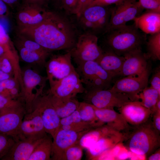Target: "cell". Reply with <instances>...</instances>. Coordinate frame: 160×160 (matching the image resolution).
<instances>
[{
  "label": "cell",
  "instance_id": "cell-1",
  "mask_svg": "<svg viewBox=\"0 0 160 160\" xmlns=\"http://www.w3.org/2000/svg\"><path fill=\"white\" fill-rule=\"evenodd\" d=\"M16 32L35 41L50 52L69 50L76 41L74 32L68 19L58 12L50 10L40 24L30 27L17 28Z\"/></svg>",
  "mask_w": 160,
  "mask_h": 160
},
{
  "label": "cell",
  "instance_id": "cell-2",
  "mask_svg": "<svg viewBox=\"0 0 160 160\" xmlns=\"http://www.w3.org/2000/svg\"><path fill=\"white\" fill-rule=\"evenodd\" d=\"M121 143L129 151L145 158L158 150L160 145V133L153 126L151 116L145 123L132 127L124 135Z\"/></svg>",
  "mask_w": 160,
  "mask_h": 160
},
{
  "label": "cell",
  "instance_id": "cell-3",
  "mask_svg": "<svg viewBox=\"0 0 160 160\" xmlns=\"http://www.w3.org/2000/svg\"><path fill=\"white\" fill-rule=\"evenodd\" d=\"M108 32L107 44L111 50L120 56L141 48L145 40V36L140 32L134 23L117 28Z\"/></svg>",
  "mask_w": 160,
  "mask_h": 160
},
{
  "label": "cell",
  "instance_id": "cell-4",
  "mask_svg": "<svg viewBox=\"0 0 160 160\" xmlns=\"http://www.w3.org/2000/svg\"><path fill=\"white\" fill-rule=\"evenodd\" d=\"M22 78L23 86L19 100L24 105L26 113H29L35 100L43 93L47 79L28 67L22 71Z\"/></svg>",
  "mask_w": 160,
  "mask_h": 160
},
{
  "label": "cell",
  "instance_id": "cell-5",
  "mask_svg": "<svg viewBox=\"0 0 160 160\" xmlns=\"http://www.w3.org/2000/svg\"><path fill=\"white\" fill-rule=\"evenodd\" d=\"M76 70L85 92L109 88L113 78L96 61H90L77 65Z\"/></svg>",
  "mask_w": 160,
  "mask_h": 160
},
{
  "label": "cell",
  "instance_id": "cell-6",
  "mask_svg": "<svg viewBox=\"0 0 160 160\" xmlns=\"http://www.w3.org/2000/svg\"><path fill=\"white\" fill-rule=\"evenodd\" d=\"M70 50L77 65L88 61H97L103 52L98 45L97 37L89 33L80 35Z\"/></svg>",
  "mask_w": 160,
  "mask_h": 160
},
{
  "label": "cell",
  "instance_id": "cell-7",
  "mask_svg": "<svg viewBox=\"0 0 160 160\" xmlns=\"http://www.w3.org/2000/svg\"><path fill=\"white\" fill-rule=\"evenodd\" d=\"M84 102L99 108L113 109L119 108L131 101L126 95L110 88L86 91Z\"/></svg>",
  "mask_w": 160,
  "mask_h": 160
},
{
  "label": "cell",
  "instance_id": "cell-8",
  "mask_svg": "<svg viewBox=\"0 0 160 160\" xmlns=\"http://www.w3.org/2000/svg\"><path fill=\"white\" fill-rule=\"evenodd\" d=\"M115 4L111 10L109 22L105 29L107 32L133 20L143 9L138 0H120Z\"/></svg>",
  "mask_w": 160,
  "mask_h": 160
},
{
  "label": "cell",
  "instance_id": "cell-9",
  "mask_svg": "<svg viewBox=\"0 0 160 160\" xmlns=\"http://www.w3.org/2000/svg\"><path fill=\"white\" fill-rule=\"evenodd\" d=\"M33 109L38 112L46 132L52 138L59 128L60 118L53 106L49 91L46 94L43 93L36 99L33 106Z\"/></svg>",
  "mask_w": 160,
  "mask_h": 160
},
{
  "label": "cell",
  "instance_id": "cell-10",
  "mask_svg": "<svg viewBox=\"0 0 160 160\" xmlns=\"http://www.w3.org/2000/svg\"><path fill=\"white\" fill-rule=\"evenodd\" d=\"M72 58L69 50L65 54L53 55L46 62L47 77L50 87L76 71L72 63Z\"/></svg>",
  "mask_w": 160,
  "mask_h": 160
},
{
  "label": "cell",
  "instance_id": "cell-11",
  "mask_svg": "<svg viewBox=\"0 0 160 160\" xmlns=\"http://www.w3.org/2000/svg\"><path fill=\"white\" fill-rule=\"evenodd\" d=\"M106 7L94 5L84 9L77 16L80 25L86 29H105L109 22L111 12Z\"/></svg>",
  "mask_w": 160,
  "mask_h": 160
},
{
  "label": "cell",
  "instance_id": "cell-12",
  "mask_svg": "<svg viewBox=\"0 0 160 160\" xmlns=\"http://www.w3.org/2000/svg\"><path fill=\"white\" fill-rule=\"evenodd\" d=\"M149 73L148 68L140 74L125 76L116 81L110 89L126 95L132 101H138L139 93L147 86Z\"/></svg>",
  "mask_w": 160,
  "mask_h": 160
},
{
  "label": "cell",
  "instance_id": "cell-13",
  "mask_svg": "<svg viewBox=\"0 0 160 160\" xmlns=\"http://www.w3.org/2000/svg\"><path fill=\"white\" fill-rule=\"evenodd\" d=\"M26 111L23 105L15 107L0 109V133L18 140L20 126Z\"/></svg>",
  "mask_w": 160,
  "mask_h": 160
},
{
  "label": "cell",
  "instance_id": "cell-14",
  "mask_svg": "<svg viewBox=\"0 0 160 160\" xmlns=\"http://www.w3.org/2000/svg\"><path fill=\"white\" fill-rule=\"evenodd\" d=\"M49 11L38 5L21 4L15 13L17 28L30 27L40 24L45 18Z\"/></svg>",
  "mask_w": 160,
  "mask_h": 160
},
{
  "label": "cell",
  "instance_id": "cell-15",
  "mask_svg": "<svg viewBox=\"0 0 160 160\" xmlns=\"http://www.w3.org/2000/svg\"><path fill=\"white\" fill-rule=\"evenodd\" d=\"M47 134L39 115L33 109L24 116L19 128L17 140L40 139L46 136Z\"/></svg>",
  "mask_w": 160,
  "mask_h": 160
},
{
  "label": "cell",
  "instance_id": "cell-16",
  "mask_svg": "<svg viewBox=\"0 0 160 160\" xmlns=\"http://www.w3.org/2000/svg\"><path fill=\"white\" fill-rule=\"evenodd\" d=\"M85 88L76 70L57 83L49 90L52 95L60 97H75L84 93Z\"/></svg>",
  "mask_w": 160,
  "mask_h": 160
},
{
  "label": "cell",
  "instance_id": "cell-17",
  "mask_svg": "<svg viewBox=\"0 0 160 160\" xmlns=\"http://www.w3.org/2000/svg\"><path fill=\"white\" fill-rule=\"evenodd\" d=\"M89 131L77 132L59 129L52 137L51 160H60L63 153L66 149L79 142L83 136Z\"/></svg>",
  "mask_w": 160,
  "mask_h": 160
},
{
  "label": "cell",
  "instance_id": "cell-18",
  "mask_svg": "<svg viewBox=\"0 0 160 160\" xmlns=\"http://www.w3.org/2000/svg\"><path fill=\"white\" fill-rule=\"evenodd\" d=\"M119 112L131 127L141 125L147 121L152 112L139 101H131L118 108Z\"/></svg>",
  "mask_w": 160,
  "mask_h": 160
},
{
  "label": "cell",
  "instance_id": "cell-19",
  "mask_svg": "<svg viewBox=\"0 0 160 160\" xmlns=\"http://www.w3.org/2000/svg\"><path fill=\"white\" fill-rule=\"evenodd\" d=\"M123 56L124 60L119 76H127L138 75L148 68L146 57L141 48L131 51Z\"/></svg>",
  "mask_w": 160,
  "mask_h": 160
},
{
  "label": "cell",
  "instance_id": "cell-20",
  "mask_svg": "<svg viewBox=\"0 0 160 160\" xmlns=\"http://www.w3.org/2000/svg\"><path fill=\"white\" fill-rule=\"evenodd\" d=\"M92 106L96 115L100 121L121 133L124 135L132 128L121 114L114 109L99 108Z\"/></svg>",
  "mask_w": 160,
  "mask_h": 160
},
{
  "label": "cell",
  "instance_id": "cell-21",
  "mask_svg": "<svg viewBox=\"0 0 160 160\" xmlns=\"http://www.w3.org/2000/svg\"><path fill=\"white\" fill-rule=\"evenodd\" d=\"M44 137L38 139H27L16 141L9 151L1 160H28L36 147Z\"/></svg>",
  "mask_w": 160,
  "mask_h": 160
},
{
  "label": "cell",
  "instance_id": "cell-22",
  "mask_svg": "<svg viewBox=\"0 0 160 160\" xmlns=\"http://www.w3.org/2000/svg\"><path fill=\"white\" fill-rule=\"evenodd\" d=\"M123 137L122 133L114 130L102 137L88 148L89 152L93 158L97 159L103 153L121 143Z\"/></svg>",
  "mask_w": 160,
  "mask_h": 160
},
{
  "label": "cell",
  "instance_id": "cell-23",
  "mask_svg": "<svg viewBox=\"0 0 160 160\" xmlns=\"http://www.w3.org/2000/svg\"><path fill=\"white\" fill-rule=\"evenodd\" d=\"M133 20L136 26L146 34L160 32V12L149 10Z\"/></svg>",
  "mask_w": 160,
  "mask_h": 160
},
{
  "label": "cell",
  "instance_id": "cell-24",
  "mask_svg": "<svg viewBox=\"0 0 160 160\" xmlns=\"http://www.w3.org/2000/svg\"><path fill=\"white\" fill-rule=\"evenodd\" d=\"M124 60V56L119 55L111 50L103 52L96 62L113 78L119 76Z\"/></svg>",
  "mask_w": 160,
  "mask_h": 160
},
{
  "label": "cell",
  "instance_id": "cell-25",
  "mask_svg": "<svg viewBox=\"0 0 160 160\" xmlns=\"http://www.w3.org/2000/svg\"><path fill=\"white\" fill-rule=\"evenodd\" d=\"M50 93L52 104L60 119L68 116L78 108L80 102L75 97H60Z\"/></svg>",
  "mask_w": 160,
  "mask_h": 160
},
{
  "label": "cell",
  "instance_id": "cell-26",
  "mask_svg": "<svg viewBox=\"0 0 160 160\" xmlns=\"http://www.w3.org/2000/svg\"><path fill=\"white\" fill-rule=\"evenodd\" d=\"M114 130L107 124H104L85 134L80 139L79 143L83 148H88L102 137Z\"/></svg>",
  "mask_w": 160,
  "mask_h": 160
},
{
  "label": "cell",
  "instance_id": "cell-27",
  "mask_svg": "<svg viewBox=\"0 0 160 160\" xmlns=\"http://www.w3.org/2000/svg\"><path fill=\"white\" fill-rule=\"evenodd\" d=\"M14 46L17 50L19 58L23 61L29 64L45 66L46 59L49 55L33 51L20 46Z\"/></svg>",
  "mask_w": 160,
  "mask_h": 160
},
{
  "label": "cell",
  "instance_id": "cell-28",
  "mask_svg": "<svg viewBox=\"0 0 160 160\" xmlns=\"http://www.w3.org/2000/svg\"><path fill=\"white\" fill-rule=\"evenodd\" d=\"M52 141L47 135L36 147L28 160H50L52 148Z\"/></svg>",
  "mask_w": 160,
  "mask_h": 160
},
{
  "label": "cell",
  "instance_id": "cell-29",
  "mask_svg": "<svg viewBox=\"0 0 160 160\" xmlns=\"http://www.w3.org/2000/svg\"><path fill=\"white\" fill-rule=\"evenodd\" d=\"M138 101L146 108L151 110L152 113L155 110L158 101L160 99V94L151 87H146L140 92L138 95Z\"/></svg>",
  "mask_w": 160,
  "mask_h": 160
},
{
  "label": "cell",
  "instance_id": "cell-30",
  "mask_svg": "<svg viewBox=\"0 0 160 160\" xmlns=\"http://www.w3.org/2000/svg\"><path fill=\"white\" fill-rule=\"evenodd\" d=\"M14 41V45L20 46L33 51L49 55L51 53L35 41L17 32Z\"/></svg>",
  "mask_w": 160,
  "mask_h": 160
},
{
  "label": "cell",
  "instance_id": "cell-31",
  "mask_svg": "<svg viewBox=\"0 0 160 160\" xmlns=\"http://www.w3.org/2000/svg\"><path fill=\"white\" fill-rule=\"evenodd\" d=\"M148 54L155 60H160V32L151 34L147 43Z\"/></svg>",
  "mask_w": 160,
  "mask_h": 160
},
{
  "label": "cell",
  "instance_id": "cell-32",
  "mask_svg": "<svg viewBox=\"0 0 160 160\" xmlns=\"http://www.w3.org/2000/svg\"><path fill=\"white\" fill-rule=\"evenodd\" d=\"M77 110L83 121L92 122L100 121L96 115L93 107L90 104L84 101L80 102Z\"/></svg>",
  "mask_w": 160,
  "mask_h": 160
},
{
  "label": "cell",
  "instance_id": "cell-33",
  "mask_svg": "<svg viewBox=\"0 0 160 160\" xmlns=\"http://www.w3.org/2000/svg\"><path fill=\"white\" fill-rule=\"evenodd\" d=\"M83 148L79 142L66 149L63 152L60 160H80L83 156Z\"/></svg>",
  "mask_w": 160,
  "mask_h": 160
},
{
  "label": "cell",
  "instance_id": "cell-34",
  "mask_svg": "<svg viewBox=\"0 0 160 160\" xmlns=\"http://www.w3.org/2000/svg\"><path fill=\"white\" fill-rule=\"evenodd\" d=\"M15 142L12 137L0 133V159L8 153Z\"/></svg>",
  "mask_w": 160,
  "mask_h": 160
},
{
  "label": "cell",
  "instance_id": "cell-35",
  "mask_svg": "<svg viewBox=\"0 0 160 160\" xmlns=\"http://www.w3.org/2000/svg\"><path fill=\"white\" fill-rule=\"evenodd\" d=\"M22 105L23 104L19 100L12 99L0 94V109L14 108Z\"/></svg>",
  "mask_w": 160,
  "mask_h": 160
},
{
  "label": "cell",
  "instance_id": "cell-36",
  "mask_svg": "<svg viewBox=\"0 0 160 160\" xmlns=\"http://www.w3.org/2000/svg\"><path fill=\"white\" fill-rule=\"evenodd\" d=\"M143 9L160 12V0H138Z\"/></svg>",
  "mask_w": 160,
  "mask_h": 160
},
{
  "label": "cell",
  "instance_id": "cell-37",
  "mask_svg": "<svg viewBox=\"0 0 160 160\" xmlns=\"http://www.w3.org/2000/svg\"><path fill=\"white\" fill-rule=\"evenodd\" d=\"M81 121L79 112L77 109L68 116L60 119V127L73 124Z\"/></svg>",
  "mask_w": 160,
  "mask_h": 160
},
{
  "label": "cell",
  "instance_id": "cell-38",
  "mask_svg": "<svg viewBox=\"0 0 160 160\" xmlns=\"http://www.w3.org/2000/svg\"><path fill=\"white\" fill-rule=\"evenodd\" d=\"M0 44L5 47L13 48L15 47L5 28L0 23Z\"/></svg>",
  "mask_w": 160,
  "mask_h": 160
},
{
  "label": "cell",
  "instance_id": "cell-39",
  "mask_svg": "<svg viewBox=\"0 0 160 160\" xmlns=\"http://www.w3.org/2000/svg\"><path fill=\"white\" fill-rule=\"evenodd\" d=\"M79 0H64L63 9L68 13L76 15Z\"/></svg>",
  "mask_w": 160,
  "mask_h": 160
},
{
  "label": "cell",
  "instance_id": "cell-40",
  "mask_svg": "<svg viewBox=\"0 0 160 160\" xmlns=\"http://www.w3.org/2000/svg\"><path fill=\"white\" fill-rule=\"evenodd\" d=\"M151 87L160 94V70L158 68L155 70L151 81Z\"/></svg>",
  "mask_w": 160,
  "mask_h": 160
},
{
  "label": "cell",
  "instance_id": "cell-41",
  "mask_svg": "<svg viewBox=\"0 0 160 160\" xmlns=\"http://www.w3.org/2000/svg\"><path fill=\"white\" fill-rule=\"evenodd\" d=\"M151 121L153 125L156 130L160 132V111L155 110L152 113Z\"/></svg>",
  "mask_w": 160,
  "mask_h": 160
},
{
  "label": "cell",
  "instance_id": "cell-42",
  "mask_svg": "<svg viewBox=\"0 0 160 160\" xmlns=\"http://www.w3.org/2000/svg\"><path fill=\"white\" fill-rule=\"evenodd\" d=\"M9 7L2 0H0V18H6L10 14Z\"/></svg>",
  "mask_w": 160,
  "mask_h": 160
},
{
  "label": "cell",
  "instance_id": "cell-43",
  "mask_svg": "<svg viewBox=\"0 0 160 160\" xmlns=\"http://www.w3.org/2000/svg\"><path fill=\"white\" fill-rule=\"evenodd\" d=\"M94 0H79L76 15H78L84 9L89 7Z\"/></svg>",
  "mask_w": 160,
  "mask_h": 160
},
{
  "label": "cell",
  "instance_id": "cell-44",
  "mask_svg": "<svg viewBox=\"0 0 160 160\" xmlns=\"http://www.w3.org/2000/svg\"><path fill=\"white\" fill-rule=\"evenodd\" d=\"M119 0H94L89 6L94 5H99L106 7L107 6L111 4H115Z\"/></svg>",
  "mask_w": 160,
  "mask_h": 160
},
{
  "label": "cell",
  "instance_id": "cell-45",
  "mask_svg": "<svg viewBox=\"0 0 160 160\" xmlns=\"http://www.w3.org/2000/svg\"><path fill=\"white\" fill-rule=\"evenodd\" d=\"M21 4H37L45 8L48 7L47 0H21Z\"/></svg>",
  "mask_w": 160,
  "mask_h": 160
},
{
  "label": "cell",
  "instance_id": "cell-46",
  "mask_svg": "<svg viewBox=\"0 0 160 160\" xmlns=\"http://www.w3.org/2000/svg\"><path fill=\"white\" fill-rule=\"evenodd\" d=\"M12 9L15 10L21 4V0H2Z\"/></svg>",
  "mask_w": 160,
  "mask_h": 160
},
{
  "label": "cell",
  "instance_id": "cell-47",
  "mask_svg": "<svg viewBox=\"0 0 160 160\" xmlns=\"http://www.w3.org/2000/svg\"><path fill=\"white\" fill-rule=\"evenodd\" d=\"M48 6L50 5L57 9H63L64 0H47Z\"/></svg>",
  "mask_w": 160,
  "mask_h": 160
},
{
  "label": "cell",
  "instance_id": "cell-48",
  "mask_svg": "<svg viewBox=\"0 0 160 160\" xmlns=\"http://www.w3.org/2000/svg\"><path fill=\"white\" fill-rule=\"evenodd\" d=\"M147 159L149 160H160V153L159 148L148 156Z\"/></svg>",
  "mask_w": 160,
  "mask_h": 160
},
{
  "label": "cell",
  "instance_id": "cell-49",
  "mask_svg": "<svg viewBox=\"0 0 160 160\" xmlns=\"http://www.w3.org/2000/svg\"><path fill=\"white\" fill-rule=\"evenodd\" d=\"M15 49L5 47L0 44V57L4 55L7 52L10 50Z\"/></svg>",
  "mask_w": 160,
  "mask_h": 160
}]
</instances>
